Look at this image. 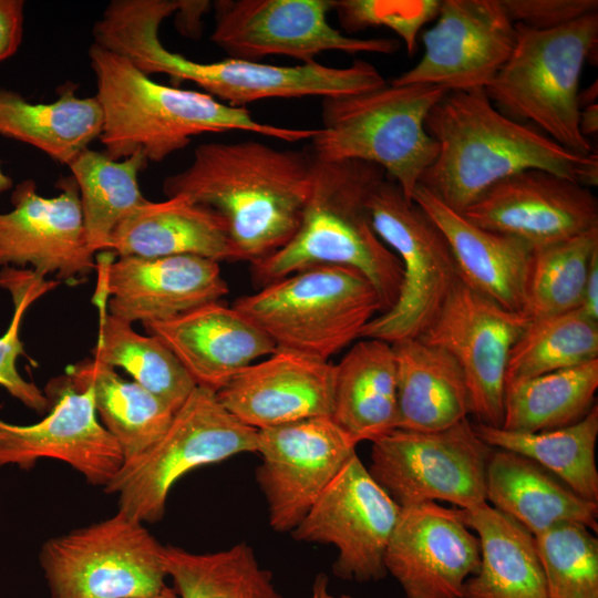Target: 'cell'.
<instances>
[{"label":"cell","instance_id":"49","mask_svg":"<svg viewBox=\"0 0 598 598\" xmlns=\"http://www.w3.org/2000/svg\"><path fill=\"white\" fill-rule=\"evenodd\" d=\"M597 89H598L597 81H595V83L588 86L584 92H579L578 94L579 109L597 103L596 102V99L598 96Z\"/></svg>","mask_w":598,"mask_h":598},{"label":"cell","instance_id":"22","mask_svg":"<svg viewBox=\"0 0 598 598\" xmlns=\"http://www.w3.org/2000/svg\"><path fill=\"white\" fill-rule=\"evenodd\" d=\"M99 267L109 313L130 323L166 321L229 291L219 262L198 256H124Z\"/></svg>","mask_w":598,"mask_h":598},{"label":"cell","instance_id":"10","mask_svg":"<svg viewBox=\"0 0 598 598\" xmlns=\"http://www.w3.org/2000/svg\"><path fill=\"white\" fill-rule=\"evenodd\" d=\"M39 560L51 598H142L167 587L165 546L118 509L48 539Z\"/></svg>","mask_w":598,"mask_h":598},{"label":"cell","instance_id":"45","mask_svg":"<svg viewBox=\"0 0 598 598\" xmlns=\"http://www.w3.org/2000/svg\"><path fill=\"white\" fill-rule=\"evenodd\" d=\"M581 312L594 321H598V250L591 257L584 287Z\"/></svg>","mask_w":598,"mask_h":598},{"label":"cell","instance_id":"31","mask_svg":"<svg viewBox=\"0 0 598 598\" xmlns=\"http://www.w3.org/2000/svg\"><path fill=\"white\" fill-rule=\"evenodd\" d=\"M78 85L65 83L56 100L32 103L19 93L0 90V136L27 143L55 162L70 165L100 138L103 114L96 96L80 97Z\"/></svg>","mask_w":598,"mask_h":598},{"label":"cell","instance_id":"36","mask_svg":"<svg viewBox=\"0 0 598 598\" xmlns=\"http://www.w3.org/2000/svg\"><path fill=\"white\" fill-rule=\"evenodd\" d=\"M165 567L178 598H282L244 542L204 554L165 546Z\"/></svg>","mask_w":598,"mask_h":598},{"label":"cell","instance_id":"4","mask_svg":"<svg viewBox=\"0 0 598 598\" xmlns=\"http://www.w3.org/2000/svg\"><path fill=\"white\" fill-rule=\"evenodd\" d=\"M89 59L103 114L100 141L114 161L141 152L148 162L158 163L203 133L245 131L295 143L311 140L318 131L262 123L246 107L157 83L127 58L94 42Z\"/></svg>","mask_w":598,"mask_h":598},{"label":"cell","instance_id":"40","mask_svg":"<svg viewBox=\"0 0 598 598\" xmlns=\"http://www.w3.org/2000/svg\"><path fill=\"white\" fill-rule=\"evenodd\" d=\"M548 598H598V540L579 523L535 535Z\"/></svg>","mask_w":598,"mask_h":598},{"label":"cell","instance_id":"13","mask_svg":"<svg viewBox=\"0 0 598 598\" xmlns=\"http://www.w3.org/2000/svg\"><path fill=\"white\" fill-rule=\"evenodd\" d=\"M529 318L505 309L460 277L419 337L446 351L460 365L477 423L501 427L509 353Z\"/></svg>","mask_w":598,"mask_h":598},{"label":"cell","instance_id":"3","mask_svg":"<svg viewBox=\"0 0 598 598\" xmlns=\"http://www.w3.org/2000/svg\"><path fill=\"white\" fill-rule=\"evenodd\" d=\"M425 130L439 153L419 185L461 214L496 183L525 169L577 183L591 155H578L535 126L509 118L484 89L448 91L429 112Z\"/></svg>","mask_w":598,"mask_h":598},{"label":"cell","instance_id":"29","mask_svg":"<svg viewBox=\"0 0 598 598\" xmlns=\"http://www.w3.org/2000/svg\"><path fill=\"white\" fill-rule=\"evenodd\" d=\"M391 346L396 365L398 429L439 431L471 414L465 379L452 355L419 338Z\"/></svg>","mask_w":598,"mask_h":598},{"label":"cell","instance_id":"34","mask_svg":"<svg viewBox=\"0 0 598 598\" xmlns=\"http://www.w3.org/2000/svg\"><path fill=\"white\" fill-rule=\"evenodd\" d=\"M476 434L489 446L527 456L564 482L578 496L598 503L595 448L598 436L597 404L580 421L536 433L506 431L481 423Z\"/></svg>","mask_w":598,"mask_h":598},{"label":"cell","instance_id":"50","mask_svg":"<svg viewBox=\"0 0 598 598\" xmlns=\"http://www.w3.org/2000/svg\"><path fill=\"white\" fill-rule=\"evenodd\" d=\"M1 164V162H0ZM13 185V181L8 176L0 166V194L9 190Z\"/></svg>","mask_w":598,"mask_h":598},{"label":"cell","instance_id":"46","mask_svg":"<svg viewBox=\"0 0 598 598\" xmlns=\"http://www.w3.org/2000/svg\"><path fill=\"white\" fill-rule=\"evenodd\" d=\"M208 6V1L182 0L181 8L177 10V22L181 32L189 37H193L195 32H199V18Z\"/></svg>","mask_w":598,"mask_h":598},{"label":"cell","instance_id":"23","mask_svg":"<svg viewBox=\"0 0 598 598\" xmlns=\"http://www.w3.org/2000/svg\"><path fill=\"white\" fill-rule=\"evenodd\" d=\"M334 364L276 349L235 375L217 392L240 422L262 430L330 416Z\"/></svg>","mask_w":598,"mask_h":598},{"label":"cell","instance_id":"2","mask_svg":"<svg viewBox=\"0 0 598 598\" xmlns=\"http://www.w3.org/2000/svg\"><path fill=\"white\" fill-rule=\"evenodd\" d=\"M181 0H112L93 27L94 43L127 58L146 75L190 81L235 107L266 99L341 96L385 85L377 68L355 60L346 68L318 63L272 65L236 58L203 63L169 51L158 31Z\"/></svg>","mask_w":598,"mask_h":598},{"label":"cell","instance_id":"15","mask_svg":"<svg viewBox=\"0 0 598 598\" xmlns=\"http://www.w3.org/2000/svg\"><path fill=\"white\" fill-rule=\"evenodd\" d=\"M400 512L355 453L290 533L298 542L333 545L337 577L377 581L386 575L385 551Z\"/></svg>","mask_w":598,"mask_h":598},{"label":"cell","instance_id":"43","mask_svg":"<svg viewBox=\"0 0 598 598\" xmlns=\"http://www.w3.org/2000/svg\"><path fill=\"white\" fill-rule=\"evenodd\" d=\"M508 18L535 30H553L591 13L597 0H501Z\"/></svg>","mask_w":598,"mask_h":598},{"label":"cell","instance_id":"25","mask_svg":"<svg viewBox=\"0 0 598 598\" xmlns=\"http://www.w3.org/2000/svg\"><path fill=\"white\" fill-rule=\"evenodd\" d=\"M412 202L444 235L460 278L505 309L524 313L533 248L518 238L473 224L421 185L414 189Z\"/></svg>","mask_w":598,"mask_h":598},{"label":"cell","instance_id":"20","mask_svg":"<svg viewBox=\"0 0 598 598\" xmlns=\"http://www.w3.org/2000/svg\"><path fill=\"white\" fill-rule=\"evenodd\" d=\"M480 561L478 538L458 509L435 502L401 508L384 557L406 598H461Z\"/></svg>","mask_w":598,"mask_h":598},{"label":"cell","instance_id":"32","mask_svg":"<svg viewBox=\"0 0 598 598\" xmlns=\"http://www.w3.org/2000/svg\"><path fill=\"white\" fill-rule=\"evenodd\" d=\"M76 389H89L102 425L118 444L124 461L152 447L166 432L174 411L134 381L122 379L114 368L85 359L66 368Z\"/></svg>","mask_w":598,"mask_h":598},{"label":"cell","instance_id":"30","mask_svg":"<svg viewBox=\"0 0 598 598\" xmlns=\"http://www.w3.org/2000/svg\"><path fill=\"white\" fill-rule=\"evenodd\" d=\"M458 513L481 548L478 569L461 598H548L532 533L488 503Z\"/></svg>","mask_w":598,"mask_h":598},{"label":"cell","instance_id":"19","mask_svg":"<svg viewBox=\"0 0 598 598\" xmlns=\"http://www.w3.org/2000/svg\"><path fill=\"white\" fill-rule=\"evenodd\" d=\"M58 187L62 192L54 197L39 195L32 179L14 187L12 210L0 213V266L31 265L38 275L73 282L95 268L75 179L64 177Z\"/></svg>","mask_w":598,"mask_h":598},{"label":"cell","instance_id":"17","mask_svg":"<svg viewBox=\"0 0 598 598\" xmlns=\"http://www.w3.org/2000/svg\"><path fill=\"white\" fill-rule=\"evenodd\" d=\"M424 52L391 84L447 91L484 89L509 58L515 23L501 0H441L435 24L422 34Z\"/></svg>","mask_w":598,"mask_h":598},{"label":"cell","instance_id":"38","mask_svg":"<svg viewBox=\"0 0 598 598\" xmlns=\"http://www.w3.org/2000/svg\"><path fill=\"white\" fill-rule=\"evenodd\" d=\"M595 359H598V321L579 308L530 319L509 353L505 384Z\"/></svg>","mask_w":598,"mask_h":598},{"label":"cell","instance_id":"5","mask_svg":"<svg viewBox=\"0 0 598 598\" xmlns=\"http://www.w3.org/2000/svg\"><path fill=\"white\" fill-rule=\"evenodd\" d=\"M313 161L311 189L295 236L250 265L252 280L261 288L309 267L346 266L371 282L385 312L402 282L401 262L374 231L369 212L385 173L361 161Z\"/></svg>","mask_w":598,"mask_h":598},{"label":"cell","instance_id":"24","mask_svg":"<svg viewBox=\"0 0 598 598\" xmlns=\"http://www.w3.org/2000/svg\"><path fill=\"white\" fill-rule=\"evenodd\" d=\"M179 360L197 386L215 392L268 357L275 343L233 306L209 302L166 321L142 323Z\"/></svg>","mask_w":598,"mask_h":598},{"label":"cell","instance_id":"28","mask_svg":"<svg viewBox=\"0 0 598 598\" xmlns=\"http://www.w3.org/2000/svg\"><path fill=\"white\" fill-rule=\"evenodd\" d=\"M330 417L357 444L398 429L396 365L391 343L358 341L334 364Z\"/></svg>","mask_w":598,"mask_h":598},{"label":"cell","instance_id":"7","mask_svg":"<svg viewBox=\"0 0 598 598\" xmlns=\"http://www.w3.org/2000/svg\"><path fill=\"white\" fill-rule=\"evenodd\" d=\"M515 47L484 87L494 106L512 120L532 122L565 148L595 153L579 131V80L598 44V13L553 30L515 23Z\"/></svg>","mask_w":598,"mask_h":598},{"label":"cell","instance_id":"51","mask_svg":"<svg viewBox=\"0 0 598 598\" xmlns=\"http://www.w3.org/2000/svg\"><path fill=\"white\" fill-rule=\"evenodd\" d=\"M142 598H178V597L175 594L174 589L172 587L167 586L159 594H156V595L150 596V597H142Z\"/></svg>","mask_w":598,"mask_h":598},{"label":"cell","instance_id":"16","mask_svg":"<svg viewBox=\"0 0 598 598\" xmlns=\"http://www.w3.org/2000/svg\"><path fill=\"white\" fill-rule=\"evenodd\" d=\"M357 443L330 416L257 430L256 481L275 532H291L355 454Z\"/></svg>","mask_w":598,"mask_h":598},{"label":"cell","instance_id":"33","mask_svg":"<svg viewBox=\"0 0 598 598\" xmlns=\"http://www.w3.org/2000/svg\"><path fill=\"white\" fill-rule=\"evenodd\" d=\"M598 359L506 382L502 429L536 433L571 425L594 408Z\"/></svg>","mask_w":598,"mask_h":598},{"label":"cell","instance_id":"39","mask_svg":"<svg viewBox=\"0 0 598 598\" xmlns=\"http://www.w3.org/2000/svg\"><path fill=\"white\" fill-rule=\"evenodd\" d=\"M597 250L598 228L534 248L525 283L524 315L537 319L578 309Z\"/></svg>","mask_w":598,"mask_h":598},{"label":"cell","instance_id":"27","mask_svg":"<svg viewBox=\"0 0 598 598\" xmlns=\"http://www.w3.org/2000/svg\"><path fill=\"white\" fill-rule=\"evenodd\" d=\"M485 494L486 503L534 536L565 522L598 529V503L578 496L549 471L516 452L493 447Z\"/></svg>","mask_w":598,"mask_h":598},{"label":"cell","instance_id":"14","mask_svg":"<svg viewBox=\"0 0 598 598\" xmlns=\"http://www.w3.org/2000/svg\"><path fill=\"white\" fill-rule=\"evenodd\" d=\"M213 7L210 41L229 58L286 55L310 63L326 51L392 54L400 48L395 39H359L331 27L332 0H219Z\"/></svg>","mask_w":598,"mask_h":598},{"label":"cell","instance_id":"6","mask_svg":"<svg viewBox=\"0 0 598 598\" xmlns=\"http://www.w3.org/2000/svg\"><path fill=\"white\" fill-rule=\"evenodd\" d=\"M447 92L435 85L385 84L358 94L323 97L322 127L310 140L308 151L321 162L378 165L412 202L423 173L439 153L425 120Z\"/></svg>","mask_w":598,"mask_h":598},{"label":"cell","instance_id":"11","mask_svg":"<svg viewBox=\"0 0 598 598\" xmlns=\"http://www.w3.org/2000/svg\"><path fill=\"white\" fill-rule=\"evenodd\" d=\"M369 212L374 231L401 262L402 282L394 305L370 320L359 338L388 343L419 338L460 277L451 248L426 213L386 177Z\"/></svg>","mask_w":598,"mask_h":598},{"label":"cell","instance_id":"48","mask_svg":"<svg viewBox=\"0 0 598 598\" xmlns=\"http://www.w3.org/2000/svg\"><path fill=\"white\" fill-rule=\"evenodd\" d=\"M309 598H353L349 595H333L329 590V579L326 575L316 576Z\"/></svg>","mask_w":598,"mask_h":598},{"label":"cell","instance_id":"35","mask_svg":"<svg viewBox=\"0 0 598 598\" xmlns=\"http://www.w3.org/2000/svg\"><path fill=\"white\" fill-rule=\"evenodd\" d=\"M147 163L141 152L114 161L105 152L91 148H85L70 163L80 192L86 244L94 255L107 250L116 225L148 200L138 185V174Z\"/></svg>","mask_w":598,"mask_h":598},{"label":"cell","instance_id":"26","mask_svg":"<svg viewBox=\"0 0 598 598\" xmlns=\"http://www.w3.org/2000/svg\"><path fill=\"white\" fill-rule=\"evenodd\" d=\"M107 250L118 257L192 255L238 261L224 218L183 195L134 208L112 231Z\"/></svg>","mask_w":598,"mask_h":598},{"label":"cell","instance_id":"37","mask_svg":"<svg viewBox=\"0 0 598 598\" xmlns=\"http://www.w3.org/2000/svg\"><path fill=\"white\" fill-rule=\"evenodd\" d=\"M100 307L93 359L124 369L176 412L197 386L183 364L157 337L137 333L132 323L106 312L104 303Z\"/></svg>","mask_w":598,"mask_h":598},{"label":"cell","instance_id":"9","mask_svg":"<svg viewBox=\"0 0 598 598\" xmlns=\"http://www.w3.org/2000/svg\"><path fill=\"white\" fill-rule=\"evenodd\" d=\"M257 450V430L235 417L217 392L196 386L174 413L163 436L143 454L124 461L104 487L118 511L141 523L159 522L169 491L188 472Z\"/></svg>","mask_w":598,"mask_h":598},{"label":"cell","instance_id":"21","mask_svg":"<svg viewBox=\"0 0 598 598\" xmlns=\"http://www.w3.org/2000/svg\"><path fill=\"white\" fill-rule=\"evenodd\" d=\"M54 391L53 406L41 421L18 425L0 419V467L30 470L39 460H56L104 488L124 463L118 444L99 421L89 389H76L66 377Z\"/></svg>","mask_w":598,"mask_h":598},{"label":"cell","instance_id":"41","mask_svg":"<svg viewBox=\"0 0 598 598\" xmlns=\"http://www.w3.org/2000/svg\"><path fill=\"white\" fill-rule=\"evenodd\" d=\"M10 291L14 312L7 331L0 337V385L25 406L43 413L50 404L48 396L33 383L24 380L17 370V359L24 353L20 328L27 309L41 296L56 287L31 270H16L2 281Z\"/></svg>","mask_w":598,"mask_h":598},{"label":"cell","instance_id":"42","mask_svg":"<svg viewBox=\"0 0 598 598\" xmlns=\"http://www.w3.org/2000/svg\"><path fill=\"white\" fill-rule=\"evenodd\" d=\"M441 0H332L341 27L358 32L370 27L392 30L412 55L417 34L425 23L436 19Z\"/></svg>","mask_w":598,"mask_h":598},{"label":"cell","instance_id":"12","mask_svg":"<svg viewBox=\"0 0 598 598\" xmlns=\"http://www.w3.org/2000/svg\"><path fill=\"white\" fill-rule=\"evenodd\" d=\"M492 451L467 417L439 431L395 429L372 442L368 471L401 508L445 501L470 509L486 503Z\"/></svg>","mask_w":598,"mask_h":598},{"label":"cell","instance_id":"1","mask_svg":"<svg viewBox=\"0 0 598 598\" xmlns=\"http://www.w3.org/2000/svg\"><path fill=\"white\" fill-rule=\"evenodd\" d=\"M313 157L258 141L198 145L192 163L167 176V197L183 195L225 220L237 260L257 262L296 234L308 200Z\"/></svg>","mask_w":598,"mask_h":598},{"label":"cell","instance_id":"18","mask_svg":"<svg viewBox=\"0 0 598 598\" xmlns=\"http://www.w3.org/2000/svg\"><path fill=\"white\" fill-rule=\"evenodd\" d=\"M462 214L533 249L598 228V200L590 188L543 169L502 179Z\"/></svg>","mask_w":598,"mask_h":598},{"label":"cell","instance_id":"44","mask_svg":"<svg viewBox=\"0 0 598 598\" xmlns=\"http://www.w3.org/2000/svg\"><path fill=\"white\" fill-rule=\"evenodd\" d=\"M24 1L0 0V62L12 56L23 35Z\"/></svg>","mask_w":598,"mask_h":598},{"label":"cell","instance_id":"8","mask_svg":"<svg viewBox=\"0 0 598 598\" xmlns=\"http://www.w3.org/2000/svg\"><path fill=\"white\" fill-rule=\"evenodd\" d=\"M233 307L276 349L322 361L359 339L363 327L384 311L361 272L337 265L293 272L236 299Z\"/></svg>","mask_w":598,"mask_h":598},{"label":"cell","instance_id":"47","mask_svg":"<svg viewBox=\"0 0 598 598\" xmlns=\"http://www.w3.org/2000/svg\"><path fill=\"white\" fill-rule=\"evenodd\" d=\"M579 131L581 135L589 140L598 132V104H590L579 111Z\"/></svg>","mask_w":598,"mask_h":598}]
</instances>
